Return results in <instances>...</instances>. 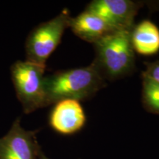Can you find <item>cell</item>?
<instances>
[{
	"mask_svg": "<svg viewBox=\"0 0 159 159\" xmlns=\"http://www.w3.org/2000/svg\"><path fill=\"white\" fill-rule=\"evenodd\" d=\"M86 117L82 105L75 99H63L56 102L50 111L49 124L55 132L71 135L83 128Z\"/></svg>",
	"mask_w": 159,
	"mask_h": 159,
	"instance_id": "cell-7",
	"label": "cell"
},
{
	"mask_svg": "<svg viewBox=\"0 0 159 159\" xmlns=\"http://www.w3.org/2000/svg\"><path fill=\"white\" fill-rule=\"evenodd\" d=\"M131 42L139 54L156 55L159 52V28L150 20H143L132 29Z\"/></svg>",
	"mask_w": 159,
	"mask_h": 159,
	"instance_id": "cell-9",
	"label": "cell"
},
{
	"mask_svg": "<svg viewBox=\"0 0 159 159\" xmlns=\"http://www.w3.org/2000/svg\"><path fill=\"white\" fill-rule=\"evenodd\" d=\"M139 3L130 0H94L85 10L102 19L115 30H132Z\"/></svg>",
	"mask_w": 159,
	"mask_h": 159,
	"instance_id": "cell-6",
	"label": "cell"
},
{
	"mask_svg": "<svg viewBox=\"0 0 159 159\" xmlns=\"http://www.w3.org/2000/svg\"><path fill=\"white\" fill-rule=\"evenodd\" d=\"M39 159H50L48 157H47L45 156V154L43 153V152H42V150L40 152V154H39Z\"/></svg>",
	"mask_w": 159,
	"mask_h": 159,
	"instance_id": "cell-12",
	"label": "cell"
},
{
	"mask_svg": "<svg viewBox=\"0 0 159 159\" xmlns=\"http://www.w3.org/2000/svg\"><path fill=\"white\" fill-rule=\"evenodd\" d=\"M142 104L148 112L159 115V82L142 75Z\"/></svg>",
	"mask_w": 159,
	"mask_h": 159,
	"instance_id": "cell-10",
	"label": "cell"
},
{
	"mask_svg": "<svg viewBox=\"0 0 159 159\" xmlns=\"http://www.w3.org/2000/svg\"><path fill=\"white\" fill-rule=\"evenodd\" d=\"M69 27L80 39L92 43L115 30L102 19L86 10L77 16H71Z\"/></svg>",
	"mask_w": 159,
	"mask_h": 159,
	"instance_id": "cell-8",
	"label": "cell"
},
{
	"mask_svg": "<svg viewBox=\"0 0 159 159\" xmlns=\"http://www.w3.org/2000/svg\"><path fill=\"white\" fill-rule=\"evenodd\" d=\"M71 16L64 9L57 16L41 23L29 33L25 42L26 61L46 66L52 53L61 43Z\"/></svg>",
	"mask_w": 159,
	"mask_h": 159,
	"instance_id": "cell-4",
	"label": "cell"
},
{
	"mask_svg": "<svg viewBox=\"0 0 159 159\" xmlns=\"http://www.w3.org/2000/svg\"><path fill=\"white\" fill-rule=\"evenodd\" d=\"M106 85V80L92 63L85 67L57 71L44 77L46 107L63 99L80 102L89 99Z\"/></svg>",
	"mask_w": 159,
	"mask_h": 159,
	"instance_id": "cell-1",
	"label": "cell"
},
{
	"mask_svg": "<svg viewBox=\"0 0 159 159\" xmlns=\"http://www.w3.org/2000/svg\"><path fill=\"white\" fill-rule=\"evenodd\" d=\"M36 133L25 130L17 118L7 134L0 138V159H39L41 149Z\"/></svg>",
	"mask_w": 159,
	"mask_h": 159,
	"instance_id": "cell-5",
	"label": "cell"
},
{
	"mask_svg": "<svg viewBox=\"0 0 159 159\" xmlns=\"http://www.w3.org/2000/svg\"><path fill=\"white\" fill-rule=\"evenodd\" d=\"M131 31L114 30L93 43L95 58L92 64L105 80L122 78L136 68Z\"/></svg>",
	"mask_w": 159,
	"mask_h": 159,
	"instance_id": "cell-2",
	"label": "cell"
},
{
	"mask_svg": "<svg viewBox=\"0 0 159 159\" xmlns=\"http://www.w3.org/2000/svg\"><path fill=\"white\" fill-rule=\"evenodd\" d=\"M46 66L17 61L11 66L12 82L25 114L46 107L44 71Z\"/></svg>",
	"mask_w": 159,
	"mask_h": 159,
	"instance_id": "cell-3",
	"label": "cell"
},
{
	"mask_svg": "<svg viewBox=\"0 0 159 159\" xmlns=\"http://www.w3.org/2000/svg\"><path fill=\"white\" fill-rule=\"evenodd\" d=\"M144 65L146 69L142 71V75L159 82V61H156L154 62H146L144 63Z\"/></svg>",
	"mask_w": 159,
	"mask_h": 159,
	"instance_id": "cell-11",
	"label": "cell"
}]
</instances>
